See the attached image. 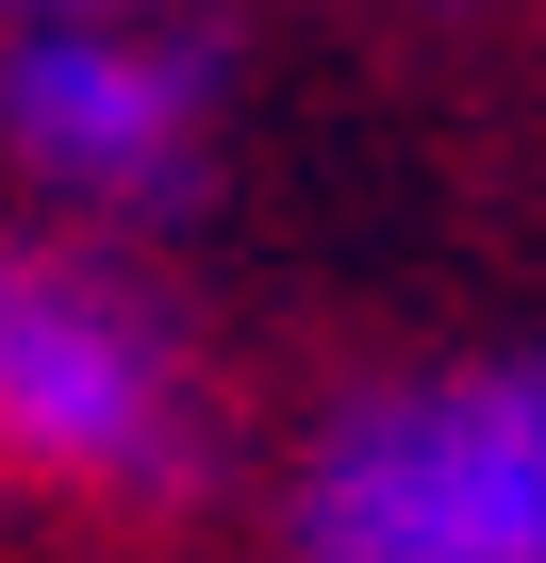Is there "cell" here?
Masks as SVG:
<instances>
[{
  "label": "cell",
  "instance_id": "cell-1",
  "mask_svg": "<svg viewBox=\"0 0 546 563\" xmlns=\"http://www.w3.org/2000/svg\"><path fill=\"white\" fill-rule=\"evenodd\" d=\"M299 563H546V398L513 365L348 398L299 464Z\"/></svg>",
  "mask_w": 546,
  "mask_h": 563
},
{
  "label": "cell",
  "instance_id": "cell-2",
  "mask_svg": "<svg viewBox=\"0 0 546 563\" xmlns=\"http://www.w3.org/2000/svg\"><path fill=\"white\" fill-rule=\"evenodd\" d=\"M0 464L83 497H182L199 481V382L133 265L0 249Z\"/></svg>",
  "mask_w": 546,
  "mask_h": 563
},
{
  "label": "cell",
  "instance_id": "cell-3",
  "mask_svg": "<svg viewBox=\"0 0 546 563\" xmlns=\"http://www.w3.org/2000/svg\"><path fill=\"white\" fill-rule=\"evenodd\" d=\"M215 51L199 34H18L0 51V150L67 199H182Z\"/></svg>",
  "mask_w": 546,
  "mask_h": 563
},
{
  "label": "cell",
  "instance_id": "cell-4",
  "mask_svg": "<svg viewBox=\"0 0 546 563\" xmlns=\"http://www.w3.org/2000/svg\"><path fill=\"white\" fill-rule=\"evenodd\" d=\"M0 18H51V34H83V18H149V0H0Z\"/></svg>",
  "mask_w": 546,
  "mask_h": 563
},
{
  "label": "cell",
  "instance_id": "cell-5",
  "mask_svg": "<svg viewBox=\"0 0 546 563\" xmlns=\"http://www.w3.org/2000/svg\"><path fill=\"white\" fill-rule=\"evenodd\" d=\"M513 382H530V398H546V349H530V365H513Z\"/></svg>",
  "mask_w": 546,
  "mask_h": 563
}]
</instances>
